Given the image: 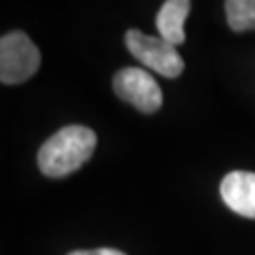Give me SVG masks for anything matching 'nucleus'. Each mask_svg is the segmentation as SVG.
Segmentation results:
<instances>
[{
  "label": "nucleus",
  "instance_id": "nucleus-8",
  "mask_svg": "<svg viewBox=\"0 0 255 255\" xmlns=\"http://www.w3.org/2000/svg\"><path fill=\"white\" fill-rule=\"evenodd\" d=\"M68 255H127L119 250H112V248H99V250H78Z\"/></svg>",
  "mask_w": 255,
  "mask_h": 255
},
{
  "label": "nucleus",
  "instance_id": "nucleus-5",
  "mask_svg": "<svg viewBox=\"0 0 255 255\" xmlns=\"http://www.w3.org/2000/svg\"><path fill=\"white\" fill-rule=\"evenodd\" d=\"M221 199L235 214L255 219V174L235 170L229 172L219 187Z\"/></svg>",
  "mask_w": 255,
  "mask_h": 255
},
{
  "label": "nucleus",
  "instance_id": "nucleus-2",
  "mask_svg": "<svg viewBox=\"0 0 255 255\" xmlns=\"http://www.w3.org/2000/svg\"><path fill=\"white\" fill-rule=\"evenodd\" d=\"M42 57L34 42L21 30L0 38V82L15 85L34 76Z\"/></svg>",
  "mask_w": 255,
  "mask_h": 255
},
{
  "label": "nucleus",
  "instance_id": "nucleus-6",
  "mask_svg": "<svg viewBox=\"0 0 255 255\" xmlns=\"http://www.w3.org/2000/svg\"><path fill=\"white\" fill-rule=\"evenodd\" d=\"M191 11V2L187 0H166L157 13V30L163 40L172 46L185 42L183 23Z\"/></svg>",
  "mask_w": 255,
  "mask_h": 255
},
{
  "label": "nucleus",
  "instance_id": "nucleus-3",
  "mask_svg": "<svg viewBox=\"0 0 255 255\" xmlns=\"http://www.w3.org/2000/svg\"><path fill=\"white\" fill-rule=\"evenodd\" d=\"M127 49L140 63L161 74L164 78H178L183 72V59L176 46L168 44L161 36H149L138 28H130L125 34Z\"/></svg>",
  "mask_w": 255,
  "mask_h": 255
},
{
  "label": "nucleus",
  "instance_id": "nucleus-1",
  "mask_svg": "<svg viewBox=\"0 0 255 255\" xmlns=\"http://www.w3.org/2000/svg\"><path fill=\"white\" fill-rule=\"evenodd\" d=\"M97 134L83 125H68L57 130L38 151V166L47 178H64L76 172L95 153Z\"/></svg>",
  "mask_w": 255,
  "mask_h": 255
},
{
  "label": "nucleus",
  "instance_id": "nucleus-4",
  "mask_svg": "<svg viewBox=\"0 0 255 255\" xmlns=\"http://www.w3.org/2000/svg\"><path fill=\"white\" fill-rule=\"evenodd\" d=\"M114 91L121 101L132 104L142 114H153L163 106V91L144 68H121L114 76Z\"/></svg>",
  "mask_w": 255,
  "mask_h": 255
},
{
  "label": "nucleus",
  "instance_id": "nucleus-7",
  "mask_svg": "<svg viewBox=\"0 0 255 255\" xmlns=\"http://www.w3.org/2000/svg\"><path fill=\"white\" fill-rule=\"evenodd\" d=\"M225 13L231 30H255V0H227Z\"/></svg>",
  "mask_w": 255,
  "mask_h": 255
}]
</instances>
